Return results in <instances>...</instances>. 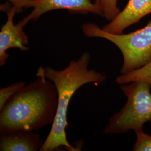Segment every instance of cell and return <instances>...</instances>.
<instances>
[{
    "label": "cell",
    "mask_w": 151,
    "mask_h": 151,
    "mask_svg": "<svg viewBox=\"0 0 151 151\" xmlns=\"http://www.w3.org/2000/svg\"><path fill=\"white\" fill-rule=\"evenodd\" d=\"M37 78L22 87L0 110V134L15 131H35L53 124L58 94L53 82L40 67Z\"/></svg>",
    "instance_id": "obj_1"
},
{
    "label": "cell",
    "mask_w": 151,
    "mask_h": 151,
    "mask_svg": "<svg viewBox=\"0 0 151 151\" xmlns=\"http://www.w3.org/2000/svg\"><path fill=\"white\" fill-rule=\"evenodd\" d=\"M90 60L91 55L85 52L78 59L70 60L61 70L45 67L46 77L53 82L57 89L58 101L54 122L40 151H55L60 148L68 151H81L80 145L76 147L72 146L67 138V111L70 99L83 85L91 83L100 84L108 78L105 72L90 69Z\"/></svg>",
    "instance_id": "obj_2"
},
{
    "label": "cell",
    "mask_w": 151,
    "mask_h": 151,
    "mask_svg": "<svg viewBox=\"0 0 151 151\" xmlns=\"http://www.w3.org/2000/svg\"><path fill=\"white\" fill-rule=\"evenodd\" d=\"M120 87L127 97V102L110 118L103 130L106 134L135 132L143 129L146 123H151V84L147 81L137 80Z\"/></svg>",
    "instance_id": "obj_3"
},
{
    "label": "cell",
    "mask_w": 151,
    "mask_h": 151,
    "mask_svg": "<svg viewBox=\"0 0 151 151\" xmlns=\"http://www.w3.org/2000/svg\"><path fill=\"white\" fill-rule=\"evenodd\" d=\"M82 30L87 38L106 39L119 48L123 57L120 70L122 75L138 70L151 62V20L145 27L128 34L110 33L92 22L83 24Z\"/></svg>",
    "instance_id": "obj_4"
},
{
    "label": "cell",
    "mask_w": 151,
    "mask_h": 151,
    "mask_svg": "<svg viewBox=\"0 0 151 151\" xmlns=\"http://www.w3.org/2000/svg\"><path fill=\"white\" fill-rule=\"evenodd\" d=\"M1 11H5L7 15L5 24L2 25L0 32V65H5L9 55L7 51L11 48L19 49L22 52L27 51L29 48V38L24 31V27L19 22L15 24L14 17L16 14L14 7L7 2L0 6Z\"/></svg>",
    "instance_id": "obj_5"
},
{
    "label": "cell",
    "mask_w": 151,
    "mask_h": 151,
    "mask_svg": "<svg viewBox=\"0 0 151 151\" xmlns=\"http://www.w3.org/2000/svg\"><path fill=\"white\" fill-rule=\"evenodd\" d=\"M67 10L71 14H92L103 16V11L91 0H38L32 11L19 22L25 27L30 21H36L49 11Z\"/></svg>",
    "instance_id": "obj_6"
},
{
    "label": "cell",
    "mask_w": 151,
    "mask_h": 151,
    "mask_svg": "<svg viewBox=\"0 0 151 151\" xmlns=\"http://www.w3.org/2000/svg\"><path fill=\"white\" fill-rule=\"evenodd\" d=\"M150 14L151 0H129L124 9L102 29L110 33L122 34L127 28L138 23Z\"/></svg>",
    "instance_id": "obj_7"
},
{
    "label": "cell",
    "mask_w": 151,
    "mask_h": 151,
    "mask_svg": "<svg viewBox=\"0 0 151 151\" xmlns=\"http://www.w3.org/2000/svg\"><path fill=\"white\" fill-rule=\"evenodd\" d=\"M33 131H15L0 134L1 151H40L44 143Z\"/></svg>",
    "instance_id": "obj_8"
},
{
    "label": "cell",
    "mask_w": 151,
    "mask_h": 151,
    "mask_svg": "<svg viewBox=\"0 0 151 151\" xmlns=\"http://www.w3.org/2000/svg\"><path fill=\"white\" fill-rule=\"evenodd\" d=\"M144 80L148 82L151 85V62L138 70L118 76L116 82L120 85L127 84L133 81Z\"/></svg>",
    "instance_id": "obj_9"
},
{
    "label": "cell",
    "mask_w": 151,
    "mask_h": 151,
    "mask_svg": "<svg viewBox=\"0 0 151 151\" xmlns=\"http://www.w3.org/2000/svg\"><path fill=\"white\" fill-rule=\"evenodd\" d=\"M103 11V17L108 21H111L120 12L118 0H94Z\"/></svg>",
    "instance_id": "obj_10"
},
{
    "label": "cell",
    "mask_w": 151,
    "mask_h": 151,
    "mask_svg": "<svg viewBox=\"0 0 151 151\" xmlns=\"http://www.w3.org/2000/svg\"><path fill=\"white\" fill-rule=\"evenodd\" d=\"M136 140L133 147V151H151V135L146 133L143 129L134 132Z\"/></svg>",
    "instance_id": "obj_11"
},
{
    "label": "cell",
    "mask_w": 151,
    "mask_h": 151,
    "mask_svg": "<svg viewBox=\"0 0 151 151\" xmlns=\"http://www.w3.org/2000/svg\"><path fill=\"white\" fill-rule=\"evenodd\" d=\"M25 86L24 81L13 83L11 85L3 87L0 90V110L3 108L6 103L17 92Z\"/></svg>",
    "instance_id": "obj_12"
},
{
    "label": "cell",
    "mask_w": 151,
    "mask_h": 151,
    "mask_svg": "<svg viewBox=\"0 0 151 151\" xmlns=\"http://www.w3.org/2000/svg\"><path fill=\"white\" fill-rule=\"evenodd\" d=\"M16 11V14L21 13L28 8H33L38 0H8Z\"/></svg>",
    "instance_id": "obj_13"
}]
</instances>
